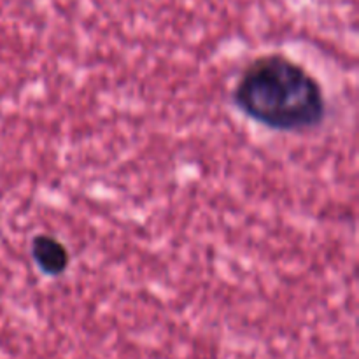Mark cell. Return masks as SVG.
Returning a JSON list of instances; mask_svg holds the SVG:
<instances>
[{
	"instance_id": "6da1fadb",
	"label": "cell",
	"mask_w": 359,
	"mask_h": 359,
	"mask_svg": "<svg viewBox=\"0 0 359 359\" xmlns=\"http://www.w3.org/2000/svg\"><path fill=\"white\" fill-rule=\"evenodd\" d=\"M233 97L249 118L286 132L319 125L326 111L318 81L280 55L255 60L238 79Z\"/></svg>"
},
{
	"instance_id": "7a4b0ae2",
	"label": "cell",
	"mask_w": 359,
	"mask_h": 359,
	"mask_svg": "<svg viewBox=\"0 0 359 359\" xmlns=\"http://www.w3.org/2000/svg\"><path fill=\"white\" fill-rule=\"evenodd\" d=\"M32 256L39 269L48 276H62L69 265V252L62 242L48 235H37L32 241Z\"/></svg>"
}]
</instances>
